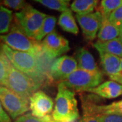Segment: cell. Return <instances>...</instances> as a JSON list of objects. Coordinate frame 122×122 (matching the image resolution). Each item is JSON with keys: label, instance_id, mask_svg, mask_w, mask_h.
<instances>
[{"label": "cell", "instance_id": "7a4b0ae2", "mask_svg": "<svg viewBox=\"0 0 122 122\" xmlns=\"http://www.w3.org/2000/svg\"><path fill=\"white\" fill-rule=\"evenodd\" d=\"M52 116L57 122L70 121L79 118L75 93L63 82L58 84L55 107Z\"/></svg>", "mask_w": 122, "mask_h": 122}, {"label": "cell", "instance_id": "d4e9b609", "mask_svg": "<svg viewBox=\"0 0 122 122\" xmlns=\"http://www.w3.org/2000/svg\"><path fill=\"white\" fill-rule=\"evenodd\" d=\"M14 122H58L53 119L52 116L48 115L45 117H37L31 113L25 114L17 118Z\"/></svg>", "mask_w": 122, "mask_h": 122}, {"label": "cell", "instance_id": "ffe728a7", "mask_svg": "<svg viewBox=\"0 0 122 122\" xmlns=\"http://www.w3.org/2000/svg\"><path fill=\"white\" fill-rule=\"evenodd\" d=\"M12 12L4 6L0 7V33H8L12 25Z\"/></svg>", "mask_w": 122, "mask_h": 122}, {"label": "cell", "instance_id": "9c48e42d", "mask_svg": "<svg viewBox=\"0 0 122 122\" xmlns=\"http://www.w3.org/2000/svg\"><path fill=\"white\" fill-rule=\"evenodd\" d=\"M77 69V62L73 57L62 56L56 58L50 69V81L62 82Z\"/></svg>", "mask_w": 122, "mask_h": 122}, {"label": "cell", "instance_id": "ba28073f", "mask_svg": "<svg viewBox=\"0 0 122 122\" xmlns=\"http://www.w3.org/2000/svg\"><path fill=\"white\" fill-rule=\"evenodd\" d=\"M100 100L94 95L81 97L83 113L100 115H118L122 116V100L114 102L107 105H99Z\"/></svg>", "mask_w": 122, "mask_h": 122}, {"label": "cell", "instance_id": "e575fe53", "mask_svg": "<svg viewBox=\"0 0 122 122\" xmlns=\"http://www.w3.org/2000/svg\"><path fill=\"white\" fill-rule=\"evenodd\" d=\"M121 70H122V58H121Z\"/></svg>", "mask_w": 122, "mask_h": 122}, {"label": "cell", "instance_id": "484cf974", "mask_svg": "<svg viewBox=\"0 0 122 122\" xmlns=\"http://www.w3.org/2000/svg\"><path fill=\"white\" fill-rule=\"evenodd\" d=\"M2 4L14 10H21L28 5L25 0H2Z\"/></svg>", "mask_w": 122, "mask_h": 122}, {"label": "cell", "instance_id": "44dd1931", "mask_svg": "<svg viewBox=\"0 0 122 122\" xmlns=\"http://www.w3.org/2000/svg\"><path fill=\"white\" fill-rule=\"evenodd\" d=\"M56 23V18L55 16L47 15V16L44 19V22L42 24V26L41 27L39 33L35 37V40L40 41L47 35L52 33L53 31H54Z\"/></svg>", "mask_w": 122, "mask_h": 122}, {"label": "cell", "instance_id": "6da1fadb", "mask_svg": "<svg viewBox=\"0 0 122 122\" xmlns=\"http://www.w3.org/2000/svg\"><path fill=\"white\" fill-rule=\"evenodd\" d=\"M1 50L16 69L29 75L37 83L42 86L43 83L49 82L42 72L36 55L15 50L5 44H1Z\"/></svg>", "mask_w": 122, "mask_h": 122}, {"label": "cell", "instance_id": "2e32d148", "mask_svg": "<svg viewBox=\"0 0 122 122\" xmlns=\"http://www.w3.org/2000/svg\"><path fill=\"white\" fill-rule=\"evenodd\" d=\"M94 47L100 53H107L122 58V41L119 37L107 41L98 40L94 44Z\"/></svg>", "mask_w": 122, "mask_h": 122}, {"label": "cell", "instance_id": "ac0fdd59", "mask_svg": "<svg viewBox=\"0 0 122 122\" xmlns=\"http://www.w3.org/2000/svg\"><path fill=\"white\" fill-rule=\"evenodd\" d=\"M58 25L65 31L71 33L74 35H77L79 32L78 26L76 24L75 19L70 9H67L62 12L58 19Z\"/></svg>", "mask_w": 122, "mask_h": 122}, {"label": "cell", "instance_id": "f546056e", "mask_svg": "<svg viewBox=\"0 0 122 122\" xmlns=\"http://www.w3.org/2000/svg\"><path fill=\"white\" fill-rule=\"evenodd\" d=\"M0 121L1 122H12V120L8 113L5 112L3 107L0 106Z\"/></svg>", "mask_w": 122, "mask_h": 122}, {"label": "cell", "instance_id": "d6a6232c", "mask_svg": "<svg viewBox=\"0 0 122 122\" xmlns=\"http://www.w3.org/2000/svg\"><path fill=\"white\" fill-rule=\"evenodd\" d=\"M119 37L120 38V39L122 40V27L120 28V33H119Z\"/></svg>", "mask_w": 122, "mask_h": 122}, {"label": "cell", "instance_id": "f1b7e54d", "mask_svg": "<svg viewBox=\"0 0 122 122\" xmlns=\"http://www.w3.org/2000/svg\"><path fill=\"white\" fill-rule=\"evenodd\" d=\"M103 122H122V116L118 115H103Z\"/></svg>", "mask_w": 122, "mask_h": 122}, {"label": "cell", "instance_id": "d6986e66", "mask_svg": "<svg viewBox=\"0 0 122 122\" xmlns=\"http://www.w3.org/2000/svg\"><path fill=\"white\" fill-rule=\"evenodd\" d=\"M98 0H73L71 4V10L77 14H87L92 13L96 8Z\"/></svg>", "mask_w": 122, "mask_h": 122}, {"label": "cell", "instance_id": "3957f363", "mask_svg": "<svg viewBox=\"0 0 122 122\" xmlns=\"http://www.w3.org/2000/svg\"><path fill=\"white\" fill-rule=\"evenodd\" d=\"M14 20L8 33L1 36L4 43L18 51L31 53L34 55L41 52V42L29 37L15 18Z\"/></svg>", "mask_w": 122, "mask_h": 122}, {"label": "cell", "instance_id": "4dcf8cb0", "mask_svg": "<svg viewBox=\"0 0 122 122\" xmlns=\"http://www.w3.org/2000/svg\"><path fill=\"white\" fill-rule=\"evenodd\" d=\"M111 79H112L113 81H115L117 83H120L122 85V73H121L120 74L117 75H115L114 77H111Z\"/></svg>", "mask_w": 122, "mask_h": 122}, {"label": "cell", "instance_id": "83f0119b", "mask_svg": "<svg viewBox=\"0 0 122 122\" xmlns=\"http://www.w3.org/2000/svg\"><path fill=\"white\" fill-rule=\"evenodd\" d=\"M79 122H103V115L83 113V117L80 118Z\"/></svg>", "mask_w": 122, "mask_h": 122}, {"label": "cell", "instance_id": "836d02e7", "mask_svg": "<svg viewBox=\"0 0 122 122\" xmlns=\"http://www.w3.org/2000/svg\"><path fill=\"white\" fill-rule=\"evenodd\" d=\"M60 1H62V2H64V3H66V4H69V1H71V0H60Z\"/></svg>", "mask_w": 122, "mask_h": 122}, {"label": "cell", "instance_id": "4316f807", "mask_svg": "<svg viewBox=\"0 0 122 122\" xmlns=\"http://www.w3.org/2000/svg\"><path fill=\"white\" fill-rule=\"evenodd\" d=\"M109 20L118 28L122 27V5L109 16Z\"/></svg>", "mask_w": 122, "mask_h": 122}, {"label": "cell", "instance_id": "7402d4cb", "mask_svg": "<svg viewBox=\"0 0 122 122\" xmlns=\"http://www.w3.org/2000/svg\"><path fill=\"white\" fill-rule=\"evenodd\" d=\"M11 62L1 50L0 56V82L1 86H5L8 77L9 68Z\"/></svg>", "mask_w": 122, "mask_h": 122}, {"label": "cell", "instance_id": "5bb4252c", "mask_svg": "<svg viewBox=\"0 0 122 122\" xmlns=\"http://www.w3.org/2000/svg\"><path fill=\"white\" fill-rule=\"evenodd\" d=\"M100 57L102 68L110 78L122 73L121 58L107 53H100Z\"/></svg>", "mask_w": 122, "mask_h": 122}, {"label": "cell", "instance_id": "4fadbf2b", "mask_svg": "<svg viewBox=\"0 0 122 122\" xmlns=\"http://www.w3.org/2000/svg\"><path fill=\"white\" fill-rule=\"evenodd\" d=\"M87 92L104 98H115L122 94V85L111 80L104 82L97 87L90 89Z\"/></svg>", "mask_w": 122, "mask_h": 122}, {"label": "cell", "instance_id": "cb8c5ba5", "mask_svg": "<svg viewBox=\"0 0 122 122\" xmlns=\"http://www.w3.org/2000/svg\"><path fill=\"white\" fill-rule=\"evenodd\" d=\"M48 8L57 10L59 12H64L68 9V4L60 0H34Z\"/></svg>", "mask_w": 122, "mask_h": 122}, {"label": "cell", "instance_id": "8992f818", "mask_svg": "<svg viewBox=\"0 0 122 122\" xmlns=\"http://www.w3.org/2000/svg\"><path fill=\"white\" fill-rule=\"evenodd\" d=\"M14 15V18L26 35L32 39H35L47 16L46 14L39 12L29 4Z\"/></svg>", "mask_w": 122, "mask_h": 122}, {"label": "cell", "instance_id": "e0dca14e", "mask_svg": "<svg viewBox=\"0 0 122 122\" xmlns=\"http://www.w3.org/2000/svg\"><path fill=\"white\" fill-rule=\"evenodd\" d=\"M102 22L98 33L99 41H107L117 38L119 36L120 29L109 20V17L102 14Z\"/></svg>", "mask_w": 122, "mask_h": 122}, {"label": "cell", "instance_id": "5b68a950", "mask_svg": "<svg viewBox=\"0 0 122 122\" xmlns=\"http://www.w3.org/2000/svg\"><path fill=\"white\" fill-rule=\"evenodd\" d=\"M102 81V72H91L77 69L62 82L73 91L83 92L98 86Z\"/></svg>", "mask_w": 122, "mask_h": 122}, {"label": "cell", "instance_id": "603a6c76", "mask_svg": "<svg viewBox=\"0 0 122 122\" xmlns=\"http://www.w3.org/2000/svg\"><path fill=\"white\" fill-rule=\"evenodd\" d=\"M122 5V0H102L99 10L102 15L109 17L115 10Z\"/></svg>", "mask_w": 122, "mask_h": 122}, {"label": "cell", "instance_id": "7c38bea8", "mask_svg": "<svg viewBox=\"0 0 122 122\" xmlns=\"http://www.w3.org/2000/svg\"><path fill=\"white\" fill-rule=\"evenodd\" d=\"M54 101L44 92L38 90L30 97L29 108L31 114L37 117H45L53 112Z\"/></svg>", "mask_w": 122, "mask_h": 122}, {"label": "cell", "instance_id": "9a60e30c", "mask_svg": "<svg viewBox=\"0 0 122 122\" xmlns=\"http://www.w3.org/2000/svg\"><path fill=\"white\" fill-rule=\"evenodd\" d=\"M75 57L78 64V69L91 72H101L96 65L94 58L87 49L78 48L75 53Z\"/></svg>", "mask_w": 122, "mask_h": 122}, {"label": "cell", "instance_id": "8fae6325", "mask_svg": "<svg viewBox=\"0 0 122 122\" xmlns=\"http://www.w3.org/2000/svg\"><path fill=\"white\" fill-rule=\"evenodd\" d=\"M76 19L80 25L83 36L87 41H93L99 31L102 22L100 10L87 14H76Z\"/></svg>", "mask_w": 122, "mask_h": 122}, {"label": "cell", "instance_id": "52a82bcc", "mask_svg": "<svg viewBox=\"0 0 122 122\" xmlns=\"http://www.w3.org/2000/svg\"><path fill=\"white\" fill-rule=\"evenodd\" d=\"M0 100L1 105L14 120L24 115L30 109L29 101L4 86L0 87Z\"/></svg>", "mask_w": 122, "mask_h": 122}, {"label": "cell", "instance_id": "277c9868", "mask_svg": "<svg viewBox=\"0 0 122 122\" xmlns=\"http://www.w3.org/2000/svg\"><path fill=\"white\" fill-rule=\"evenodd\" d=\"M33 78L16 69L12 62L10 65L9 74L5 87L14 92L26 101L41 87Z\"/></svg>", "mask_w": 122, "mask_h": 122}, {"label": "cell", "instance_id": "30bf717a", "mask_svg": "<svg viewBox=\"0 0 122 122\" xmlns=\"http://www.w3.org/2000/svg\"><path fill=\"white\" fill-rule=\"evenodd\" d=\"M41 47L43 52L52 61L70 50L69 41L55 30L44 38Z\"/></svg>", "mask_w": 122, "mask_h": 122}, {"label": "cell", "instance_id": "1f68e13d", "mask_svg": "<svg viewBox=\"0 0 122 122\" xmlns=\"http://www.w3.org/2000/svg\"><path fill=\"white\" fill-rule=\"evenodd\" d=\"M79 119H80V118L77 119H74V120H70V121H64V122H79Z\"/></svg>", "mask_w": 122, "mask_h": 122}]
</instances>
